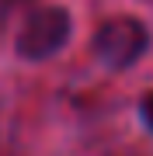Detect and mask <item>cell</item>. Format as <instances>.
<instances>
[{
	"instance_id": "obj_1",
	"label": "cell",
	"mask_w": 153,
	"mask_h": 156,
	"mask_svg": "<svg viewBox=\"0 0 153 156\" xmlns=\"http://www.w3.org/2000/svg\"><path fill=\"white\" fill-rule=\"evenodd\" d=\"M146 45H150V35L136 17H108L94 31V56L108 62L111 69H125L139 62Z\"/></svg>"
},
{
	"instance_id": "obj_2",
	"label": "cell",
	"mask_w": 153,
	"mask_h": 156,
	"mask_svg": "<svg viewBox=\"0 0 153 156\" xmlns=\"http://www.w3.org/2000/svg\"><path fill=\"white\" fill-rule=\"evenodd\" d=\"M70 38V14L63 7H38L17 31V52L24 59H49Z\"/></svg>"
},
{
	"instance_id": "obj_3",
	"label": "cell",
	"mask_w": 153,
	"mask_h": 156,
	"mask_svg": "<svg viewBox=\"0 0 153 156\" xmlns=\"http://www.w3.org/2000/svg\"><path fill=\"white\" fill-rule=\"evenodd\" d=\"M143 118H146V125L153 128V94L143 97Z\"/></svg>"
}]
</instances>
